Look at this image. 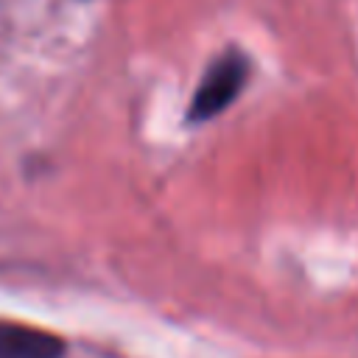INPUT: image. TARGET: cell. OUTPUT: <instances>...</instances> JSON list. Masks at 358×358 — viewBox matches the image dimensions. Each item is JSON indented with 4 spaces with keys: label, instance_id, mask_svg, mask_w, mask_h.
Instances as JSON below:
<instances>
[{
    "label": "cell",
    "instance_id": "obj_1",
    "mask_svg": "<svg viewBox=\"0 0 358 358\" xmlns=\"http://www.w3.org/2000/svg\"><path fill=\"white\" fill-rule=\"evenodd\" d=\"M246 76H249V62L238 50L218 56L207 67V73H204V78H201L193 101H190L187 117L199 123V120H210L218 112H224L238 98V92L243 90Z\"/></svg>",
    "mask_w": 358,
    "mask_h": 358
},
{
    "label": "cell",
    "instance_id": "obj_2",
    "mask_svg": "<svg viewBox=\"0 0 358 358\" xmlns=\"http://www.w3.org/2000/svg\"><path fill=\"white\" fill-rule=\"evenodd\" d=\"M64 341L53 333L0 322V358H62Z\"/></svg>",
    "mask_w": 358,
    "mask_h": 358
}]
</instances>
